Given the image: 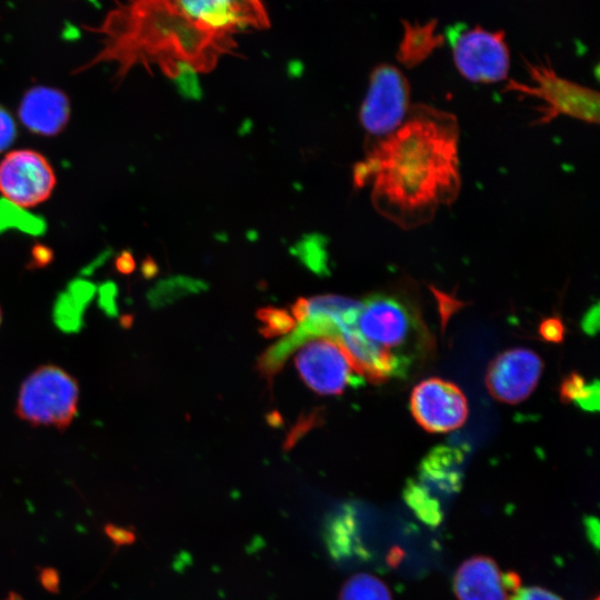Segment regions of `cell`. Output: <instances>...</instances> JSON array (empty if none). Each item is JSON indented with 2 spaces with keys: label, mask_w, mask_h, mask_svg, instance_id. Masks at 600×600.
Returning a JSON list of instances; mask_svg holds the SVG:
<instances>
[{
  "label": "cell",
  "mask_w": 600,
  "mask_h": 600,
  "mask_svg": "<svg viewBox=\"0 0 600 600\" xmlns=\"http://www.w3.org/2000/svg\"><path fill=\"white\" fill-rule=\"evenodd\" d=\"M560 399L564 403L574 402L587 411L599 409V382L587 383L577 372H571L560 384Z\"/></svg>",
  "instance_id": "2e32d148"
},
{
  "label": "cell",
  "mask_w": 600,
  "mask_h": 600,
  "mask_svg": "<svg viewBox=\"0 0 600 600\" xmlns=\"http://www.w3.org/2000/svg\"><path fill=\"white\" fill-rule=\"evenodd\" d=\"M338 600H392V597L379 578L370 573H357L344 582Z\"/></svg>",
  "instance_id": "e0dca14e"
},
{
  "label": "cell",
  "mask_w": 600,
  "mask_h": 600,
  "mask_svg": "<svg viewBox=\"0 0 600 600\" xmlns=\"http://www.w3.org/2000/svg\"><path fill=\"white\" fill-rule=\"evenodd\" d=\"M1 321H2V311H1V308H0V324H1Z\"/></svg>",
  "instance_id": "4dcf8cb0"
},
{
  "label": "cell",
  "mask_w": 600,
  "mask_h": 600,
  "mask_svg": "<svg viewBox=\"0 0 600 600\" xmlns=\"http://www.w3.org/2000/svg\"><path fill=\"white\" fill-rule=\"evenodd\" d=\"M67 293L86 308L94 294V287L90 282L78 280L69 284Z\"/></svg>",
  "instance_id": "cb8c5ba5"
},
{
  "label": "cell",
  "mask_w": 600,
  "mask_h": 600,
  "mask_svg": "<svg viewBox=\"0 0 600 600\" xmlns=\"http://www.w3.org/2000/svg\"><path fill=\"white\" fill-rule=\"evenodd\" d=\"M596 600H599L598 598Z\"/></svg>",
  "instance_id": "1f68e13d"
},
{
  "label": "cell",
  "mask_w": 600,
  "mask_h": 600,
  "mask_svg": "<svg viewBox=\"0 0 600 600\" xmlns=\"http://www.w3.org/2000/svg\"><path fill=\"white\" fill-rule=\"evenodd\" d=\"M84 309L67 292L60 293L52 310L53 322L64 333H77L84 324Z\"/></svg>",
  "instance_id": "d6986e66"
},
{
  "label": "cell",
  "mask_w": 600,
  "mask_h": 600,
  "mask_svg": "<svg viewBox=\"0 0 600 600\" xmlns=\"http://www.w3.org/2000/svg\"><path fill=\"white\" fill-rule=\"evenodd\" d=\"M57 183L47 158L31 149L10 151L0 161V193L18 208L46 201Z\"/></svg>",
  "instance_id": "9c48e42d"
},
{
  "label": "cell",
  "mask_w": 600,
  "mask_h": 600,
  "mask_svg": "<svg viewBox=\"0 0 600 600\" xmlns=\"http://www.w3.org/2000/svg\"><path fill=\"white\" fill-rule=\"evenodd\" d=\"M16 137L17 126L12 116L0 106V152L11 147Z\"/></svg>",
  "instance_id": "603a6c76"
},
{
  "label": "cell",
  "mask_w": 600,
  "mask_h": 600,
  "mask_svg": "<svg viewBox=\"0 0 600 600\" xmlns=\"http://www.w3.org/2000/svg\"><path fill=\"white\" fill-rule=\"evenodd\" d=\"M520 588L516 573H503L490 558L476 556L458 568L453 589L459 600H510Z\"/></svg>",
  "instance_id": "7c38bea8"
},
{
  "label": "cell",
  "mask_w": 600,
  "mask_h": 600,
  "mask_svg": "<svg viewBox=\"0 0 600 600\" xmlns=\"http://www.w3.org/2000/svg\"><path fill=\"white\" fill-rule=\"evenodd\" d=\"M116 287L112 283H107L100 289L99 307L108 317H117L118 309L116 304Z\"/></svg>",
  "instance_id": "484cf974"
},
{
  "label": "cell",
  "mask_w": 600,
  "mask_h": 600,
  "mask_svg": "<svg viewBox=\"0 0 600 600\" xmlns=\"http://www.w3.org/2000/svg\"><path fill=\"white\" fill-rule=\"evenodd\" d=\"M599 328V307L598 304L591 307L582 319V329L589 333H597Z\"/></svg>",
  "instance_id": "4316f807"
},
{
  "label": "cell",
  "mask_w": 600,
  "mask_h": 600,
  "mask_svg": "<svg viewBox=\"0 0 600 600\" xmlns=\"http://www.w3.org/2000/svg\"><path fill=\"white\" fill-rule=\"evenodd\" d=\"M543 363L527 348L509 349L497 356L486 373L490 394L504 403L514 404L527 399L536 389Z\"/></svg>",
  "instance_id": "8fae6325"
},
{
  "label": "cell",
  "mask_w": 600,
  "mask_h": 600,
  "mask_svg": "<svg viewBox=\"0 0 600 600\" xmlns=\"http://www.w3.org/2000/svg\"><path fill=\"white\" fill-rule=\"evenodd\" d=\"M403 497L416 514L429 524L441 521L440 501L432 497L419 482L407 484Z\"/></svg>",
  "instance_id": "ac0fdd59"
},
{
  "label": "cell",
  "mask_w": 600,
  "mask_h": 600,
  "mask_svg": "<svg viewBox=\"0 0 600 600\" xmlns=\"http://www.w3.org/2000/svg\"><path fill=\"white\" fill-rule=\"evenodd\" d=\"M268 26L262 0H128L103 32L108 56L122 66L157 64L177 80L210 71L240 34Z\"/></svg>",
  "instance_id": "6da1fadb"
},
{
  "label": "cell",
  "mask_w": 600,
  "mask_h": 600,
  "mask_svg": "<svg viewBox=\"0 0 600 600\" xmlns=\"http://www.w3.org/2000/svg\"><path fill=\"white\" fill-rule=\"evenodd\" d=\"M510 600H562L560 597L540 587L519 588Z\"/></svg>",
  "instance_id": "d4e9b609"
},
{
  "label": "cell",
  "mask_w": 600,
  "mask_h": 600,
  "mask_svg": "<svg viewBox=\"0 0 600 600\" xmlns=\"http://www.w3.org/2000/svg\"><path fill=\"white\" fill-rule=\"evenodd\" d=\"M416 421L429 432H447L461 427L468 417V403L461 389L441 378L418 383L410 397Z\"/></svg>",
  "instance_id": "30bf717a"
},
{
  "label": "cell",
  "mask_w": 600,
  "mask_h": 600,
  "mask_svg": "<svg viewBox=\"0 0 600 600\" xmlns=\"http://www.w3.org/2000/svg\"><path fill=\"white\" fill-rule=\"evenodd\" d=\"M298 348L294 363L306 384L319 394H340L362 383L343 348L332 338H311Z\"/></svg>",
  "instance_id": "ba28073f"
},
{
  "label": "cell",
  "mask_w": 600,
  "mask_h": 600,
  "mask_svg": "<svg viewBox=\"0 0 600 600\" xmlns=\"http://www.w3.org/2000/svg\"><path fill=\"white\" fill-rule=\"evenodd\" d=\"M353 181L359 188L371 186L374 208L396 226L410 230L430 222L461 189L457 118L414 104L403 123L356 166Z\"/></svg>",
  "instance_id": "7a4b0ae2"
},
{
  "label": "cell",
  "mask_w": 600,
  "mask_h": 600,
  "mask_svg": "<svg viewBox=\"0 0 600 600\" xmlns=\"http://www.w3.org/2000/svg\"><path fill=\"white\" fill-rule=\"evenodd\" d=\"M18 114L27 129L51 137L66 128L70 117V102L59 89L36 86L23 94Z\"/></svg>",
  "instance_id": "4fadbf2b"
},
{
  "label": "cell",
  "mask_w": 600,
  "mask_h": 600,
  "mask_svg": "<svg viewBox=\"0 0 600 600\" xmlns=\"http://www.w3.org/2000/svg\"><path fill=\"white\" fill-rule=\"evenodd\" d=\"M0 600H24V599L18 593L10 592L7 597L1 598Z\"/></svg>",
  "instance_id": "f1b7e54d"
},
{
  "label": "cell",
  "mask_w": 600,
  "mask_h": 600,
  "mask_svg": "<svg viewBox=\"0 0 600 600\" xmlns=\"http://www.w3.org/2000/svg\"><path fill=\"white\" fill-rule=\"evenodd\" d=\"M454 64L460 74L474 83L506 80L510 53L504 32L489 31L479 26L450 36Z\"/></svg>",
  "instance_id": "8992f818"
},
{
  "label": "cell",
  "mask_w": 600,
  "mask_h": 600,
  "mask_svg": "<svg viewBox=\"0 0 600 600\" xmlns=\"http://www.w3.org/2000/svg\"><path fill=\"white\" fill-rule=\"evenodd\" d=\"M410 108V88L403 73L391 64L374 68L360 108L366 131L382 138L389 136L403 123Z\"/></svg>",
  "instance_id": "52a82bcc"
},
{
  "label": "cell",
  "mask_w": 600,
  "mask_h": 600,
  "mask_svg": "<svg viewBox=\"0 0 600 600\" xmlns=\"http://www.w3.org/2000/svg\"><path fill=\"white\" fill-rule=\"evenodd\" d=\"M436 20L423 24L403 21V38L397 52L399 62L407 68L416 67L443 46L444 38L436 32Z\"/></svg>",
  "instance_id": "9a60e30c"
},
{
  "label": "cell",
  "mask_w": 600,
  "mask_h": 600,
  "mask_svg": "<svg viewBox=\"0 0 600 600\" xmlns=\"http://www.w3.org/2000/svg\"><path fill=\"white\" fill-rule=\"evenodd\" d=\"M133 266V260L130 257L121 258L117 263L118 270L123 273L131 272Z\"/></svg>",
  "instance_id": "83f0119b"
},
{
  "label": "cell",
  "mask_w": 600,
  "mask_h": 600,
  "mask_svg": "<svg viewBox=\"0 0 600 600\" xmlns=\"http://www.w3.org/2000/svg\"><path fill=\"white\" fill-rule=\"evenodd\" d=\"M357 326L364 338L386 349L409 367L413 348L430 350L431 339L420 314L400 294L379 293L362 301Z\"/></svg>",
  "instance_id": "277c9868"
},
{
  "label": "cell",
  "mask_w": 600,
  "mask_h": 600,
  "mask_svg": "<svg viewBox=\"0 0 600 600\" xmlns=\"http://www.w3.org/2000/svg\"><path fill=\"white\" fill-rule=\"evenodd\" d=\"M120 322H121L122 326L129 327L131 324V317H129L128 314L122 316L120 318Z\"/></svg>",
  "instance_id": "f546056e"
},
{
  "label": "cell",
  "mask_w": 600,
  "mask_h": 600,
  "mask_svg": "<svg viewBox=\"0 0 600 600\" xmlns=\"http://www.w3.org/2000/svg\"><path fill=\"white\" fill-rule=\"evenodd\" d=\"M540 337L548 342H561L564 338V324L562 320L557 317L544 318L539 324Z\"/></svg>",
  "instance_id": "7402d4cb"
},
{
  "label": "cell",
  "mask_w": 600,
  "mask_h": 600,
  "mask_svg": "<svg viewBox=\"0 0 600 600\" xmlns=\"http://www.w3.org/2000/svg\"><path fill=\"white\" fill-rule=\"evenodd\" d=\"M462 460L463 454L458 448L440 446L432 449L421 461L419 483L432 497L433 491L446 496L457 492L461 483Z\"/></svg>",
  "instance_id": "5bb4252c"
},
{
  "label": "cell",
  "mask_w": 600,
  "mask_h": 600,
  "mask_svg": "<svg viewBox=\"0 0 600 600\" xmlns=\"http://www.w3.org/2000/svg\"><path fill=\"white\" fill-rule=\"evenodd\" d=\"M296 253L312 270H326L324 240L319 236H309L296 246Z\"/></svg>",
  "instance_id": "44dd1931"
},
{
  "label": "cell",
  "mask_w": 600,
  "mask_h": 600,
  "mask_svg": "<svg viewBox=\"0 0 600 600\" xmlns=\"http://www.w3.org/2000/svg\"><path fill=\"white\" fill-rule=\"evenodd\" d=\"M257 318L261 322L260 332L264 337L288 333L296 326L292 314L280 308H262L257 312Z\"/></svg>",
  "instance_id": "ffe728a7"
},
{
  "label": "cell",
  "mask_w": 600,
  "mask_h": 600,
  "mask_svg": "<svg viewBox=\"0 0 600 600\" xmlns=\"http://www.w3.org/2000/svg\"><path fill=\"white\" fill-rule=\"evenodd\" d=\"M78 380L56 364H43L22 382L16 406L17 416L31 426L66 430L78 412Z\"/></svg>",
  "instance_id": "5b68a950"
},
{
  "label": "cell",
  "mask_w": 600,
  "mask_h": 600,
  "mask_svg": "<svg viewBox=\"0 0 600 600\" xmlns=\"http://www.w3.org/2000/svg\"><path fill=\"white\" fill-rule=\"evenodd\" d=\"M530 83L510 79L504 92L519 97L534 98L540 103L536 108L534 124H546L559 116H567L587 123L599 122V93L560 77L548 59L530 61L523 59Z\"/></svg>",
  "instance_id": "3957f363"
}]
</instances>
